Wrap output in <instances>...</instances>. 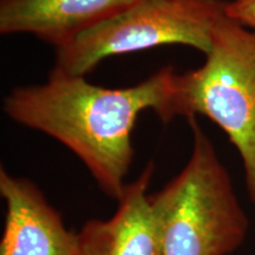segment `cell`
I'll list each match as a JSON object with an SVG mask.
<instances>
[{"mask_svg": "<svg viewBox=\"0 0 255 255\" xmlns=\"http://www.w3.org/2000/svg\"><path fill=\"white\" fill-rule=\"evenodd\" d=\"M154 170L149 162L127 184L110 219H92L83 225L77 233L79 255H159L148 194Z\"/></svg>", "mask_w": 255, "mask_h": 255, "instance_id": "cell-7", "label": "cell"}, {"mask_svg": "<svg viewBox=\"0 0 255 255\" xmlns=\"http://www.w3.org/2000/svg\"><path fill=\"white\" fill-rule=\"evenodd\" d=\"M174 73L173 66H165L133 87L108 89L51 71L44 84L9 92L4 111L65 145L105 195L119 200L133 158L131 132L138 115L152 109L163 120Z\"/></svg>", "mask_w": 255, "mask_h": 255, "instance_id": "cell-1", "label": "cell"}, {"mask_svg": "<svg viewBox=\"0 0 255 255\" xmlns=\"http://www.w3.org/2000/svg\"><path fill=\"white\" fill-rule=\"evenodd\" d=\"M141 0H0V33H30L63 46Z\"/></svg>", "mask_w": 255, "mask_h": 255, "instance_id": "cell-6", "label": "cell"}, {"mask_svg": "<svg viewBox=\"0 0 255 255\" xmlns=\"http://www.w3.org/2000/svg\"><path fill=\"white\" fill-rule=\"evenodd\" d=\"M0 194L6 206L0 255H79L77 233L68 229L36 183L1 168Z\"/></svg>", "mask_w": 255, "mask_h": 255, "instance_id": "cell-5", "label": "cell"}, {"mask_svg": "<svg viewBox=\"0 0 255 255\" xmlns=\"http://www.w3.org/2000/svg\"><path fill=\"white\" fill-rule=\"evenodd\" d=\"M193 149L182 170L149 195L159 255H231L250 222L231 176L195 117Z\"/></svg>", "mask_w": 255, "mask_h": 255, "instance_id": "cell-2", "label": "cell"}, {"mask_svg": "<svg viewBox=\"0 0 255 255\" xmlns=\"http://www.w3.org/2000/svg\"><path fill=\"white\" fill-rule=\"evenodd\" d=\"M208 117L240 155L255 205V31L223 14L212 32L202 66L175 71L163 122L176 116Z\"/></svg>", "mask_w": 255, "mask_h": 255, "instance_id": "cell-3", "label": "cell"}, {"mask_svg": "<svg viewBox=\"0 0 255 255\" xmlns=\"http://www.w3.org/2000/svg\"><path fill=\"white\" fill-rule=\"evenodd\" d=\"M226 14L237 23L255 31V0H233L226 5Z\"/></svg>", "mask_w": 255, "mask_h": 255, "instance_id": "cell-8", "label": "cell"}, {"mask_svg": "<svg viewBox=\"0 0 255 255\" xmlns=\"http://www.w3.org/2000/svg\"><path fill=\"white\" fill-rule=\"evenodd\" d=\"M226 0H141L56 49L52 71L91 72L102 60L161 45H188L205 55L214 25L226 14Z\"/></svg>", "mask_w": 255, "mask_h": 255, "instance_id": "cell-4", "label": "cell"}]
</instances>
